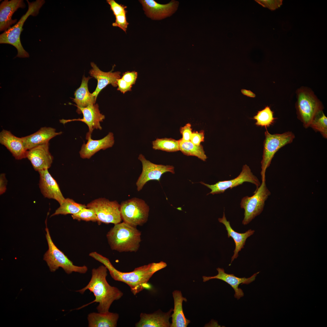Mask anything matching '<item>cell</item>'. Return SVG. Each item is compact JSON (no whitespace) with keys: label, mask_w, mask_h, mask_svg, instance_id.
<instances>
[{"label":"cell","mask_w":327,"mask_h":327,"mask_svg":"<svg viewBox=\"0 0 327 327\" xmlns=\"http://www.w3.org/2000/svg\"><path fill=\"white\" fill-rule=\"evenodd\" d=\"M89 256L106 267L112 278L115 280L125 283L130 287L132 293L136 295L144 289L153 274L167 266L163 261L153 263L135 268L130 272H122L117 269L107 258L96 252Z\"/></svg>","instance_id":"1"},{"label":"cell","mask_w":327,"mask_h":327,"mask_svg":"<svg viewBox=\"0 0 327 327\" xmlns=\"http://www.w3.org/2000/svg\"><path fill=\"white\" fill-rule=\"evenodd\" d=\"M107 270L104 265L92 269L91 277L88 284L76 291L83 294L87 290H89L94 294L95 299L92 302L74 310H79L93 303L97 302L99 303L97 307L98 312L106 313L109 312L114 301L121 298L123 293L117 288L111 286L107 280Z\"/></svg>","instance_id":"2"},{"label":"cell","mask_w":327,"mask_h":327,"mask_svg":"<svg viewBox=\"0 0 327 327\" xmlns=\"http://www.w3.org/2000/svg\"><path fill=\"white\" fill-rule=\"evenodd\" d=\"M141 236V232L136 227L124 222L114 224L106 235L111 248L119 252H136Z\"/></svg>","instance_id":"3"},{"label":"cell","mask_w":327,"mask_h":327,"mask_svg":"<svg viewBox=\"0 0 327 327\" xmlns=\"http://www.w3.org/2000/svg\"><path fill=\"white\" fill-rule=\"evenodd\" d=\"M28 8L25 14L23 15L15 25L8 28L0 35V43L12 45L17 49L18 53L15 57L28 58V53L24 48L20 40V35L23 30L22 27L24 22L30 15L36 16L39 13L41 8L45 3L44 0H36L30 2L26 0Z\"/></svg>","instance_id":"4"},{"label":"cell","mask_w":327,"mask_h":327,"mask_svg":"<svg viewBox=\"0 0 327 327\" xmlns=\"http://www.w3.org/2000/svg\"><path fill=\"white\" fill-rule=\"evenodd\" d=\"M45 230L46 238L48 248L44 256L43 259L46 262L50 271L54 272L59 267H61L68 274L73 272L81 274L86 273L88 270L87 266H78L74 265L73 263L54 244L47 226Z\"/></svg>","instance_id":"5"},{"label":"cell","mask_w":327,"mask_h":327,"mask_svg":"<svg viewBox=\"0 0 327 327\" xmlns=\"http://www.w3.org/2000/svg\"><path fill=\"white\" fill-rule=\"evenodd\" d=\"M297 94L296 107L297 117L304 127L307 128L315 115L322 111L323 107L313 92L309 89L300 88Z\"/></svg>","instance_id":"6"},{"label":"cell","mask_w":327,"mask_h":327,"mask_svg":"<svg viewBox=\"0 0 327 327\" xmlns=\"http://www.w3.org/2000/svg\"><path fill=\"white\" fill-rule=\"evenodd\" d=\"M265 135L263 153L261 161L262 181L266 179V170L270 166L276 153L281 148L291 143L295 137L294 134L291 131L271 134L266 130Z\"/></svg>","instance_id":"7"},{"label":"cell","mask_w":327,"mask_h":327,"mask_svg":"<svg viewBox=\"0 0 327 327\" xmlns=\"http://www.w3.org/2000/svg\"><path fill=\"white\" fill-rule=\"evenodd\" d=\"M150 208L144 200L134 197L122 201L120 211L123 222L132 226H141L148 220Z\"/></svg>","instance_id":"8"},{"label":"cell","mask_w":327,"mask_h":327,"mask_svg":"<svg viewBox=\"0 0 327 327\" xmlns=\"http://www.w3.org/2000/svg\"><path fill=\"white\" fill-rule=\"evenodd\" d=\"M271 193L266 187V179L262 181L259 187L251 196H246L241 200V208L244 210V218L242 221L244 225L249 223L263 211L266 201Z\"/></svg>","instance_id":"9"},{"label":"cell","mask_w":327,"mask_h":327,"mask_svg":"<svg viewBox=\"0 0 327 327\" xmlns=\"http://www.w3.org/2000/svg\"><path fill=\"white\" fill-rule=\"evenodd\" d=\"M86 206L94 210L99 223L115 224L122 220L120 204L116 200L110 201L104 198H100L91 201Z\"/></svg>","instance_id":"10"},{"label":"cell","mask_w":327,"mask_h":327,"mask_svg":"<svg viewBox=\"0 0 327 327\" xmlns=\"http://www.w3.org/2000/svg\"><path fill=\"white\" fill-rule=\"evenodd\" d=\"M138 159L142 164V171L136 183L137 190H142L148 181L157 180L159 181L162 175L167 172L175 173L174 167L172 165L157 164L147 160L142 154L139 155Z\"/></svg>","instance_id":"11"},{"label":"cell","mask_w":327,"mask_h":327,"mask_svg":"<svg viewBox=\"0 0 327 327\" xmlns=\"http://www.w3.org/2000/svg\"><path fill=\"white\" fill-rule=\"evenodd\" d=\"M248 182L253 184L256 189L260 186L261 183L257 177L253 174L249 167L246 164L243 166L242 170L236 177L230 180L219 181L214 184L210 185L203 182L200 183L205 186L211 190L207 194H220L224 193L228 189L233 188L242 185L244 183Z\"/></svg>","instance_id":"12"},{"label":"cell","mask_w":327,"mask_h":327,"mask_svg":"<svg viewBox=\"0 0 327 327\" xmlns=\"http://www.w3.org/2000/svg\"><path fill=\"white\" fill-rule=\"evenodd\" d=\"M76 111L78 114L82 113V118L65 120L62 119L59 120L61 123L64 124L68 122L78 121L82 122L88 126L89 130L87 133L91 134L94 129L101 130L102 127L100 122L105 119L104 115L100 113L99 106L97 104L90 105L84 107L77 108Z\"/></svg>","instance_id":"13"},{"label":"cell","mask_w":327,"mask_h":327,"mask_svg":"<svg viewBox=\"0 0 327 327\" xmlns=\"http://www.w3.org/2000/svg\"><path fill=\"white\" fill-rule=\"evenodd\" d=\"M145 14L153 20H160L171 16L177 10L179 2L171 0L169 3L162 4L154 0L139 1Z\"/></svg>","instance_id":"14"},{"label":"cell","mask_w":327,"mask_h":327,"mask_svg":"<svg viewBox=\"0 0 327 327\" xmlns=\"http://www.w3.org/2000/svg\"><path fill=\"white\" fill-rule=\"evenodd\" d=\"M49 146L48 143L28 150L26 158L35 171L48 169L51 167L53 157L49 151Z\"/></svg>","instance_id":"15"},{"label":"cell","mask_w":327,"mask_h":327,"mask_svg":"<svg viewBox=\"0 0 327 327\" xmlns=\"http://www.w3.org/2000/svg\"><path fill=\"white\" fill-rule=\"evenodd\" d=\"M38 172L40 178L39 187L42 194L45 198L56 200L61 204L65 198L56 181L49 173L48 169Z\"/></svg>","instance_id":"16"},{"label":"cell","mask_w":327,"mask_h":327,"mask_svg":"<svg viewBox=\"0 0 327 327\" xmlns=\"http://www.w3.org/2000/svg\"><path fill=\"white\" fill-rule=\"evenodd\" d=\"M91 135L86 134V143L82 144L79 153L83 159H89L101 150H105L112 147L114 143V134L110 132L103 138L97 140L92 139Z\"/></svg>","instance_id":"17"},{"label":"cell","mask_w":327,"mask_h":327,"mask_svg":"<svg viewBox=\"0 0 327 327\" xmlns=\"http://www.w3.org/2000/svg\"><path fill=\"white\" fill-rule=\"evenodd\" d=\"M218 274L213 276H203V281L204 282L213 279H218L223 280L230 285L234 290V297L238 300L244 295L242 289L239 288V286L241 283L248 284L255 280L257 275L259 272L254 273L250 277L239 278L235 276L233 274H227L225 272L223 268H218L216 269Z\"/></svg>","instance_id":"18"},{"label":"cell","mask_w":327,"mask_h":327,"mask_svg":"<svg viewBox=\"0 0 327 327\" xmlns=\"http://www.w3.org/2000/svg\"><path fill=\"white\" fill-rule=\"evenodd\" d=\"M25 5L23 0H5L0 5V31H5L16 23L17 19L12 17L18 9L24 8Z\"/></svg>","instance_id":"19"},{"label":"cell","mask_w":327,"mask_h":327,"mask_svg":"<svg viewBox=\"0 0 327 327\" xmlns=\"http://www.w3.org/2000/svg\"><path fill=\"white\" fill-rule=\"evenodd\" d=\"M0 143L9 151L16 160L27 157L28 150L25 149L21 137L15 136L10 131L3 129L0 132Z\"/></svg>","instance_id":"20"},{"label":"cell","mask_w":327,"mask_h":327,"mask_svg":"<svg viewBox=\"0 0 327 327\" xmlns=\"http://www.w3.org/2000/svg\"><path fill=\"white\" fill-rule=\"evenodd\" d=\"M62 134L57 132L55 128L50 127L41 128L35 132L27 136L21 137L25 149L28 150L38 146L49 142L54 137Z\"/></svg>","instance_id":"21"},{"label":"cell","mask_w":327,"mask_h":327,"mask_svg":"<svg viewBox=\"0 0 327 327\" xmlns=\"http://www.w3.org/2000/svg\"><path fill=\"white\" fill-rule=\"evenodd\" d=\"M92 68L89 73L97 81V87L92 93L96 99L100 92L107 85L111 84L114 87L117 86V80L120 78L121 72L119 71L112 72V70L105 72L100 70L94 62L91 63Z\"/></svg>","instance_id":"22"},{"label":"cell","mask_w":327,"mask_h":327,"mask_svg":"<svg viewBox=\"0 0 327 327\" xmlns=\"http://www.w3.org/2000/svg\"><path fill=\"white\" fill-rule=\"evenodd\" d=\"M173 310L171 309L166 313L160 309L152 313H141L139 321L135 324L136 327H169L171 323L169 319Z\"/></svg>","instance_id":"23"},{"label":"cell","mask_w":327,"mask_h":327,"mask_svg":"<svg viewBox=\"0 0 327 327\" xmlns=\"http://www.w3.org/2000/svg\"><path fill=\"white\" fill-rule=\"evenodd\" d=\"M218 220L220 223L225 225L227 232L228 237L229 238L231 237L235 242V248L233 251L234 254L231 258V263L229 265L230 266L234 259L238 257L239 252L244 248L247 239L252 235L255 231L249 229L243 233H240L235 231L231 227L230 221L227 220L224 211L223 217L219 218Z\"/></svg>","instance_id":"24"},{"label":"cell","mask_w":327,"mask_h":327,"mask_svg":"<svg viewBox=\"0 0 327 327\" xmlns=\"http://www.w3.org/2000/svg\"><path fill=\"white\" fill-rule=\"evenodd\" d=\"M174 302L173 312L171 315L172 323L170 327H186L190 321L185 316L182 308V303L187 300L182 296L181 291L176 290L172 293Z\"/></svg>","instance_id":"25"},{"label":"cell","mask_w":327,"mask_h":327,"mask_svg":"<svg viewBox=\"0 0 327 327\" xmlns=\"http://www.w3.org/2000/svg\"><path fill=\"white\" fill-rule=\"evenodd\" d=\"M119 317L117 313L92 312L88 316L89 327H116Z\"/></svg>","instance_id":"26"},{"label":"cell","mask_w":327,"mask_h":327,"mask_svg":"<svg viewBox=\"0 0 327 327\" xmlns=\"http://www.w3.org/2000/svg\"><path fill=\"white\" fill-rule=\"evenodd\" d=\"M91 78L86 77L84 75L80 87L74 92V98H72L77 108L84 107L95 104L96 99L92 93L89 92L88 88V82Z\"/></svg>","instance_id":"27"},{"label":"cell","mask_w":327,"mask_h":327,"mask_svg":"<svg viewBox=\"0 0 327 327\" xmlns=\"http://www.w3.org/2000/svg\"><path fill=\"white\" fill-rule=\"evenodd\" d=\"M179 150L188 156H194L203 161H206L207 157L205 154L203 146L195 145L190 140L186 141L181 139L178 140Z\"/></svg>","instance_id":"28"},{"label":"cell","mask_w":327,"mask_h":327,"mask_svg":"<svg viewBox=\"0 0 327 327\" xmlns=\"http://www.w3.org/2000/svg\"><path fill=\"white\" fill-rule=\"evenodd\" d=\"M87 207L86 205L75 202L73 199L65 198L63 202L60 205L51 216L58 215H66L68 214L73 215L76 214L83 209Z\"/></svg>","instance_id":"29"},{"label":"cell","mask_w":327,"mask_h":327,"mask_svg":"<svg viewBox=\"0 0 327 327\" xmlns=\"http://www.w3.org/2000/svg\"><path fill=\"white\" fill-rule=\"evenodd\" d=\"M152 148L167 152H174L179 150L178 140L172 138H157L152 142Z\"/></svg>","instance_id":"30"},{"label":"cell","mask_w":327,"mask_h":327,"mask_svg":"<svg viewBox=\"0 0 327 327\" xmlns=\"http://www.w3.org/2000/svg\"><path fill=\"white\" fill-rule=\"evenodd\" d=\"M253 119L256 121V125L266 128L273 124L276 118L274 117L273 112L271 110L270 107L267 106L263 109L258 111Z\"/></svg>","instance_id":"31"},{"label":"cell","mask_w":327,"mask_h":327,"mask_svg":"<svg viewBox=\"0 0 327 327\" xmlns=\"http://www.w3.org/2000/svg\"><path fill=\"white\" fill-rule=\"evenodd\" d=\"M309 127L319 132L325 138H327V118L323 111L319 112L311 122Z\"/></svg>","instance_id":"32"},{"label":"cell","mask_w":327,"mask_h":327,"mask_svg":"<svg viewBox=\"0 0 327 327\" xmlns=\"http://www.w3.org/2000/svg\"><path fill=\"white\" fill-rule=\"evenodd\" d=\"M73 219L78 221L97 222L98 220L94 210L87 207L82 209L78 213L71 215Z\"/></svg>","instance_id":"33"},{"label":"cell","mask_w":327,"mask_h":327,"mask_svg":"<svg viewBox=\"0 0 327 327\" xmlns=\"http://www.w3.org/2000/svg\"><path fill=\"white\" fill-rule=\"evenodd\" d=\"M126 13L125 12L115 16V22L112 23L113 26L119 27L126 33L129 24L127 20Z\"/></svg>","instance_id":"34"},{"label":"cell","mask_w":327,"mask_h":327,"mask_svg":"<svg viewBox=\"0 0 327 327\" xmlns=\"http://www.w3.org/2000/svg\"><path fill=\"white\" fill-rule=\"evenodd\" d=\"M106 1L110 5L111 9L115 16L127 12L126 6L119 4L114 0H107Z\"/></svg>","instance_id":"35"},{"label":"cell","mask_w":327,"mask_h":327,"mask_svg":"<svg viewBox=\"0 0 327 327\" xmlns=\"http://www.w3.org/2000/svg\"><path fill=\"white\" fill-rule=\"evenodd\" d=\"M256 1L263 6L271 10H274L279 7L282 3V1L281 0H258Z\"/></svg>","instance_id":"36"},{"label":"cell","mask_w":327,"mask_h":327,"mask_svg":"<svg viewBox=\"0 0 327 327\" xmlns=\"http://www.w3.org/2000/svg\"><path fill=\"white\" fill-rule=\"evenodd\" d=\"M204 133L203 130L198 132L195 131L192 132L190 138V141L194 144L199 145L200 143L204 141Z\"/></svg>","instance_id":"37"},{"label":"cell","mask_w":327,"mask_h":327,"mask_svg":"<svg viewBox=\"0 0 327 327\" xmlns=\"http://www.w3.org/2000/svg\"><path fill=\"white\" fill-rule=\"evenodd\" d=\"M180 133L182 135L181 139L183 140L189 141L190 140V137L192 133L191 125L188 123L180 129Z\"/></svg>","instance_id":"38"},{"label":"cell","mask_w":327,"mask_h":327,"mask_svg":"<svg viewBox=\"0 0 327 327\" xmlns=\"http://www.w3.org/2000/svg\"><path fill=\"white\" fill-rule=\"evenodd\" d=\"M137 76V73L136 71H127L123 74L121 78L132 86L135 83Z\"/></svg>","instance_id":"39"},{"label":"cell","mask_w":327,"mask_h":327,"mask_svg":"<svg viewBox=\"0 0 327 327\" xmlns=\"http://www.w3.org/2000/svg\"><path fill=\"white\" fill-rule=\"evenodd\" d=\"M117 90L124 94L131 90L132 85L127 82L122 78H119L117 80Z\"/></svg>","instance_id":"40"},{"label":"cell","mask_w":327,"mask_h":327,"mask_svg":"<svg viewBox=\"0 0 327 327\" xmlns=\"http://www.w3.org/2000/svg\"><path fill=\"white\" fill-rule=\"evenodd\" d=\"M7 180L4 173H2L0 175V194L5 193L6 190V185Z\"/></svg>","instance_id":"41"},{"label":"cell","mask_w":327,"mask_h":327,"mask_svg":"<svg viewBox=\"0 0 327 327\" xmlns=\"http://www.w3.org/2000/svg\"><path fill=\"white\" fill-rule=\"evenodd\" d=\"M241 91L243 94L247 96L252 97H254L256 96L255 94L250 90L242 89L241 90Z\"/></svg>","instance_id":"42"}]
</instances>
